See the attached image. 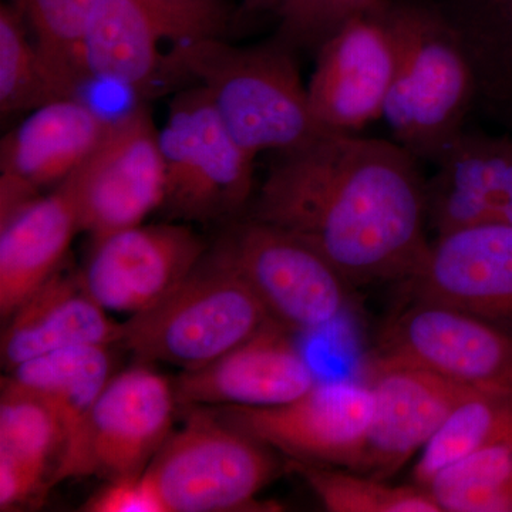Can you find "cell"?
Masks as SVG:
<instances>
[{"instance_id": "8fae6325", "label": "cell", "mask_w": 512, "mask_h": 512, "mask_svg": "<svg viewBox=\"0 0 512 512\" xmlns=\"http://www.w3.org/2000/svg\"><path fill=\"white\" fill-rule=\"evenodd\" d=\"M397 62L399 42L383 0L340 23L318 46L308 83L319 130L356 134L382 119Z\"/></svg>"}, {"instance_id": "d6986e66", "label": "cell", "mask_w": 512, "mask_h": 512, "mask_svg": "<svg viewBox=\"0 0 512 512\" xmlns=\"http://www.w3.org/2000/svg\"><path fill=\"white\" fill-rule=\"evenodd\" d=\"M2 333V365L8 372L33 357L77 348L120 343L121 323L94 301L80 271L66 262L22 303Z\"/></svg>"}, {"instance_id": "603a6c76", "label": "cell", "mask_w": 512, "mask_h": 512, "mask_svg": "<svg viewBox=\"0 0 512 512\" xmlns=\"http://www.w3.org/2000/svg\"><path fill=\"white\" fill-rule=\"evenodd\" d=\"M443 12L476 70L477 104L512 127V0H453Z\"/></svg>"}, {"instance_id": "6da1fadb", "label": "cell", "mask_w": 512, "mask_h": 512, "mask_svg": "<svg viewBox=\"0 0 512 512\" xmlns=\"http://www.w3.org/2000/svg\"><path fill=\"white\" fill-rule=\"evenodd\" d=\"M420 164L393 140L322 133L281 154L251 218L302 239L349 282H402L430 244Z\"/></svg>"}, {"instance_id": "277c9868", "label": "cell", "mask_w": 512, "mask_h": 512, "mask_svg": "<svg viewBox=\"0 0 512 512\" xmlns=\"http://www.w3.org/2000/svg\"><path fill=\"white\" fill-rule=\"evenodd\" d=\"M220 247L161 301L121 323L124 346L141 363L200 369L272 322Z\"/></svg>"}, {"instance_id": "2e32d148", "label": "cell", "mask_w": 512, "mask_h": 512, "mask_svg": "<svg viewBox=\"0 0 512 512\" xmlns=\"http://www.w3.org/2000/svg\"><path fill=\"white\" fill-rule=\"evenodd\" d=\"M380 353L457 382L512 392V336L447 306L413 302L387 323Z\"/></svg>"}, {"instance_id": "7c38bea8", "label": "cell", "mask_w": 512, "mask_h": 512, "mask_svg": "<svg viewBox=\"0 0 512 512\" xmlns=\"http://www.w3.org/2000/svg\"><path fill=\"white\" fill-rule=\"evenodd\" d=\"M366 384L375 412L365 447L350 470L382 480L420 454L461 403L487 390L386 353L370 363Z\"/></svg>"}, {"instance_id": "7a4b0ae2", "label": "cell", "mask_w": 512, "mask_h": 512, "mask_svg": "<svg viewBox=\"0 0 512 512\" xmlns=\"http://www.w3.org/2000/svg\"><path fill=\"white\" fill-rule=\"evenodd\" d=\"M293 50L281 39L247 47L229 45L222 37L187 43L168 53L167 80L197 82L252 157L288 153L322 134Z\"/></svg>"}, {"instance_id": "3957f363", "label": "cell", "mask_w": 512, "mask_h": 512, "mask_svg": "<svg viewBox=\"0 0 512 512\" xmlns=\"http://www.w3.org/2000/svg\"><path fill=\"white\" fill-rule=\"evenodd\" d=\"M389 12L399 62L382 119L394 143L433 165L464 133L477 106L476 70L443 10L404 3L389 5Z\"/></svg>"}, {"instance_id": "9c48e42d", "label": "cell", "mask_w": 512, "mask_h": 512, "mask_svg": "<svg viewBox=\"0 0 512 512\" xmlns=\"http://www.w3.org/2000/svg\"><path fill=\"white\" fill-rule=\"evenodd\" d=\"M271 318L289 330L313 332L348 309V279L305 241L249 218L220 245Z\"/></svg>"}, {"instance_id": "8992f818", "label": "cell", "mask_w": 512, "mask_h": 512, "mask_svg": "<svg viewBox=\"0 0 512 512\" xmlns=\"http://www.w3.org/2000/svg\"><path fill=\"white\" fill-rule=\"evenodd\" d=\"M163 210L173 220H228L254 192V161L222 123L200 86L178 93L160 130Z\"/></svg>"}, {"instance_id": "ffe728a7", "label": "cell", "mask_w": 512, "mask_h": 512, "mask_svg": "<svg viewBox=\"0 0 512 512\" xmlns=\"http://www.w3.org/2000/svg\"><path fill=\"white\" fill-rule=\"evenodd\" d=\"M111 119L80 97L29 111L0 144V175L40 192L64 183L99 146Z\"/></svg>"}, {"instance_id": "7402d4cb", "label": "cell", "mask_w": 512, "mask_h": 512, "mask_svg": "<svg viewBox=\"0 0 512 512\" xmlns=\"http://www.w3.org/2000/svg\"><path fill=\"white\" fill-rule=\"evenodd\" d=\"M111 367L109 346H77L26 360L9 377L52 412L64 444L109 383Z\"/></svg>"}, {"instance_id": "83f0119b", "label": "cell", "mask_w": 512, "mask_h": 512, "mask_svg": "<svg viewBox=\"0 0 512 512\" xmlns=\"http://www.w3.org/2000/svg\"><path fill=\"white\" fill-rule=\"evenodd\" d=\"M427 488L443 512H512V440L461 458Z\"/></svg>"}, {"instance_id": "4fadbf2b", "label": "cell", "mask_w": 512, "mask_h": 512, "mask_svg": "<svg viewBox=\"0 0 512 512\" xmlns=\"http://www.w3.org/2000/svg\"><path fill=\"white\" fill-rule=\"evenodd\" d=\"M375 412L366 383H316L276 407H221L222 419L293 461L353 468L365 447Z\"/></svg>"}, {"instance_id": "ba28073f", "label": "cell", "mask_w": 512, "mask_h": 512, "mask_svg": "<svg viewBox=\"0 0 512 512\" xmlns=\"http://www.w3.org/2000/svg\"><path fill=\"white\" fill-rule=\"evenodd\" d=\"M231 18L227 0H104L84 43L87 79L146 96L168 84L164 43L217 39Z\"/></svg>"}, {"instance_id": "f1b7e54d", "label": "cell", "mask_w": 512, "mask_h": 512, "mask_svg": "<svg viewBox=\"0 0 512 512\" xmlns=\"http://www.w3.org/2000/svg\"><path fill=\"white\" fill-rule=\"evenodd\" d=\"M69 97L29 40L16 9L0 8V111L2 116L32 111Z\"/></svg>"}, {"instance_id": "5b68a950", "label": "cell", "mask_w": 512, "mask_h": 512, "mask_svg": "<svg viewBox=\"0 0 512 512\" xmlns=\"http://www.w3.org/2000/svg\"><path fill=\"white\" fill-rule=\"evenodd\" d=\"M147 474L168 512L259 510L256 495L278 473L271 448L207 407H194Z\"/></svg>"}, {"instance_id": "cb8c5ba5", "label": "cell", "mask_w": 512, "mask_h": 512, "mask_svg": "<svg viewBox=\"0 0 512 512\" xmlns=\"http://www.w3.org/2000/svg\"><path fill=\"white\" fill-rule=\"evenodd\" d=\"M33 42L69 97L89 83L84 43L104 0H13Z\"/></svg>"}, {"instance_id": "e0dca14e", "label": "cell", "mask_w": 512, "mask_h": 512, "mask_svg": "<svg viewBox=\"0 0 512 512\" xmlns=\"http://www.w3.org/2000/svg\"><path fill=\"white\" fill-rule=\"evenodd\" d=\"M289 332L272 320L214 362L185 370L174 382L178 406L276 407L298 399L318 379Z\"/></svg>"}, {"instance_id": "9a60e30c", "label": "cell", "mask_w": 512, "mask_h": 512, "mask_svg": "<svg viewBox=\"0 0 512 512\" xmlns=\"http://www.w3.org/2000/svg\"><path fill=\"white\" fill-rule=\"evenodd\" d=\"M402 284L412 302L470 313L512 336V227L437 235Z\"/></svg>"}, {"instance_id": "d4e9b609", "label": "cell", "mask_w": 512, "mask_h": 512, "mask_svg": "<svg viewBox=\"0 0 512 512\" xmlns=\"http://www.w3.org/2000/svg\"><path fill=\"white\" fill-rule=\"evenodd\" d=\"M512 440V392L485 390L460 404L421 450L414 483L427 487L434 477L481 448Z\"/></svg>"}, {"instance_id": "5bb4252c", "label": "cell", "mask_w": 512, "mask_h": 512, "mask_svg": "<svg viewBox=\"0 0 512 512\" xmlns=\"http://www.w3.org/2000/svg\"><path fill=\"white\" fill-rule=\"evenodd\" d=\"M93 241L83 284L107 312L128 318L161 301L207 254L204 241L178 222L141 224Z\"/></svg>"}, {"instance_id": "f546056e", "label": "cell", "mask_w": 512, "mask_h": 512, "mask_svg": "<svg viewBox=\"0 0 512 512\" xmlns=\"http://www.w3.org/2000/svg\"><path fill=\"white\" fill-rule=\"evenodd\" d=\"M379 2L380 0H308L301 18L291 32L278 39L293 49L303 45L318 47L340 23Z\"/></svg>"}, {"instance_id": "4316f807", "label": "cell", "mask_w": 512, "mask_h": 512, "mask_svg": "<svg viewBox=\"0 0 512 512\" xmlns=\"http://www.w3.org/2000/svg\"><path fill=\"white\" fill-rule=\"evenodd\" d=\"M63 444L52 412L10 377L2 380L0 397V466L12 467L46 487L50 457Z\"/></svg>"}, {"instance_id": "484cf974", "label": "cell", "mask_w": 512, "mask_h": 512, "mask_svg": "<svg viewBox=\"0 0 512 512\" xmlns=\"http://www.w3.org/2000/svg\"><path fill=\"white\" fill-rule=\"evenodd\" d=\"M323 507L332 512H443L424 485H394L349 468L289 460Z\"/></svg>"}, {"instance_id": "44dd1931", "label": "cell", "mask_w": 512, "mask_h": 512, "mask_svg": "<svg viewBox=\"0 0 512 512\" xmlns=\"http://www.w3.org/2000/svg\"><path fill=\"white\" fill-rule=\"evenodd\" d=\"M80 229L63 185L0 220V316L8 320L66 262Z\"/></svg>"}, {"instance_id": "52a82bcc", "label": "cell", "mask_w": 512, "mask_h": 512, "mask_svg": "<svg viewBox=\"0 0 512 512\" xmlns=\"http://www.w3.org/2000/svg\"><path fill=\"white\" fill-rule=\"evenodd\" d=\"M177 406L174 383L147 363L111 376L64 441L47 488L69 478L116 481L146 473L173 433Z\"/></svg>"}, {"instance_id": "ac0fdd59", "label": "cell", "mask_w": 512, "mask_h": 512, "mask_svg": "<svg viewBox=\"0 0 512 512\" xmlns=\"http://www.w3.org/2000/svg\"><path fill=\"white\" fill-rule=\"evenodd\" d=\"M427 220L437 235L484 225L512 227V138L468 131L433 164Z\"/></svg>"}, {"instance_id": "30bf717a", "label": "cell", "mask_w": 512, "mask_h": 512, "mask_svg": "<svg viewBox=\"0 0 512 512\" xmlns=\"http://www.w3.org/2000/svg\"><path fill=\"white\" fill-rule=\"evenodd\" d=\"M60 185L93 239L144 224L165 197L160 130L150 113L140 107L111 119L99 146Z\"/></svg>"}, {"instance_id": "1f68e13d", "label": "cell", "mask_w": 512, "mask_h": 512, "mask_svg": "<svg viewBox=\"0 0 512 512\" xmlns=\"http://www.w3.org/2000/svg\"><path fill=\"white\" fill-rule=\"evenodd\" d=\"M308 0H244L247 12H274L281 18L279 37L288 35L305 10Z\"/></svg>"}, {"instance_id": "4dcf8cb0", "label": "cell", "mask_w": 512, "mask_h": 512, "mask_svg": "<svg viewBox=\"0 0 512 512\" xmlns=\"http://www.w3.org/2000/svg\"><path fill=\"white\" fill-rule=\"evenodd\" d=\"M84 510L90 512H168L157 485L148 476L121 478L90 498Z\"/></svg>"}]
</instances>
